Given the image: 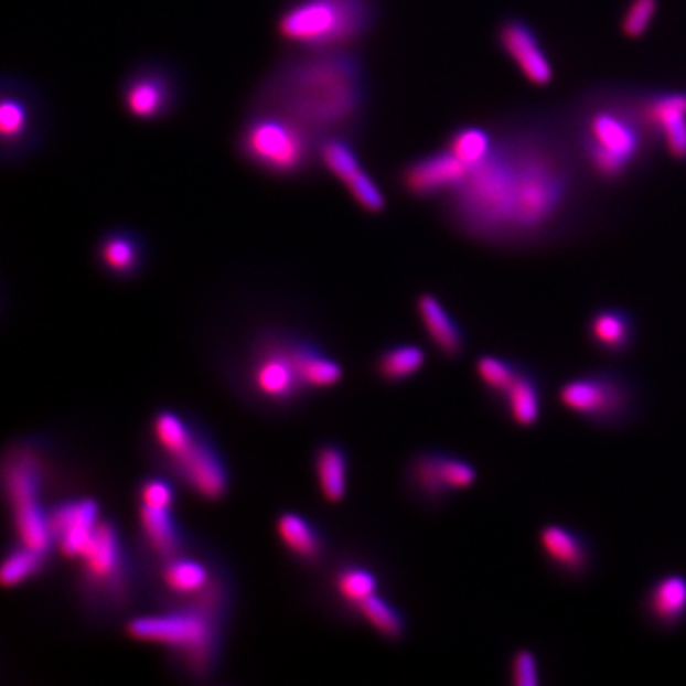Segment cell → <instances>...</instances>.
Listing matches in <instances>:
<instances>
[{
    "mask_svg": "<svg viewBox=\"0 0 686 686\" xmlns=\"http://www.w3.org/2000/svg\"><path fill=\"white\" fill-rule=\"evenodd\" d=\"M567 195V170L554 153L544 146L497 141L452 193V217L470 237L521 246L551 232Z\"/></svg>",
    "mask_w": 686,
    "mask_h": 686,
    "instance_id": "cell-1",
    "label": "cell"
},
{
    "mask_svg": "<svg viewBox=\"0 0 686 686\" xmlns=\"http://www.w3.org/2000/svg\"><path fill=\"white\" fill-rule=\"evenodd\" d=\"M371 75L357 49L288 52L261 78L248 109L279 112L319 138H357L371 111Z\"/></svg>",
    "mask_w": 686,
    "mask_h": 686,
    "instance_id": "cell-2",
    "label": "cell"
},
{
    "mask_svg": "<svg viewBox=\"0 0 686 686\" xmlns=\"http://www.w3.org/2000/svg\"><path fill=\"white\" fill-rule=\"evenodd\" d=\"M379 0H285L275 35L290 52L357 49L376 29Z\"/></svg>",
    "mask_w": 686,
    "mask_h": 686,
    "instance_id": "cell-3",
    "label": "cell"
},
{
    "mask_svg": "<svg viewBox=\"0 0 686 686\" xmlns=\"http://www.w3.org/2000/svg\"><path fill=\"white\" fill-rule=\"evenodd\" d=\"M343 368L313 343L298 337H269L250 355L246 379L259 399L290 405L303 393L342 382Z\"/></svg>",
    "mask_w": 686,
    "mask_h": 686,
    "instance_id": "cell-4",
    "label": "cell"
},
{
    "mask_svg": "<svg viewBox=\"0 0 686 686\" xmlns=\"http://www.w3.org/2000/svg\"><path fill=\"white\" fill-rule=\"evenodd\" d=\"M321 138L279 112L246 109L235 133V153L259 174L292 182L321 169Z\"/></svg>",
    "mask_w": 686,
    "mask_h": 686,
    "instance_id": "cell-5",
    "label": "cell"
},
{
    "mask_svg": "<svg viewBox=\"0 0 686 686\" xmlns=\"http://www.w3.org/2000/svg\"><path fill=\"white\" fill-rule=\"evenodd\" d=\"M580 153L589 169L604 182H620L637 169L652 132L643 99L635 106L602 104L583 115L580 122Z\"/></svg>",
    "mask_w": 686,
    "mask_h": 686,
    "instance_id": "cell-6",
    "label": "cell"
},
{
    "mask_svg": "<svg viewBox=\"0 0 686 686\" xmlns=\"http://www.w3.org/2000/svg\"><path fill=\"white\" fill-rule=\"evenodd\" d=\"M557 403L593 428L625 429L644 412L643 382L622 366H599L562 379Z\"/></svg>",
    "mask_w": 686,
    "mask_h": 686,
    "instance_id": "cell-7",
    "label": "cell"
},
{
    "mask_svg": "<svg viewBox=\"0 0 686 686\" xmlns=\"http://www.w3.org/2000/svg\"><path fill=\"white\" fill-rule=\"evenodd\" d=\"M153 439L169 470L204 500H222L229 489V471L211 437L174 410L154 414Z\"/></svg>",
    "mask_w": 686,
    "mask_h": 686,
    "instance_id": "cell-8",
    "label": "cell"
},
{
    "mask_svg": "<svg viewBox=\"0 0 686 686\" xmlns=\"http://www.w3.org/2000/svg\"><path fill=\"white\" fill-rule=\"evenodd\" d=\"M222 617L196 609L191 604H175L159 614L136 617L127 623V633L140 643L167 646L182 658L187 672L204 677L214 669L219 641Z\"/></svg>",
    "mask_w": 686,
    "mask_h": 686,
    "instance_id": "cell-9",
    "label": "cell"
},
{
    "mask_svg": "<svg viewBox=\"0 0 686 686\" xmlns=\"http://www.w3.org/2000/svg\"><path fill=\"white\" fill-rule=\"evenodd\" d=\"M52 112L44 92L18 73H4L0 86V159L18 167L43 151Z\"/></svg>",
    "mask_w": 686,
    "mask_h": 686,
    "instance_id": "cell-10",
    "label": "cell"
},
{
    "mask_svg": "<svg viewBox=\"0 0 686 686\" xmlns=\"http://www.w3.org/2000/svg\"><path fill=\"white\" fill-rule=\"evenodd\" d=\"M4 494L12 512L18 542L49 555L54 546L50 533V510L44 507V468L31 444H14L2 465Z\"/></svg>",
    "mask_w": 686,
    "mask_h": 686,
    "instance_id": "cell-11",
    "label": "cell"
},
{
    "mask_svg": "<svg viewBox=\"0 0 686 686\" xmlns=\"http://www.w3.org/2000/svg\"><path fill=\"white\" fill-rule=\"evenodd\" d=\"M183 98L182 71L167 60H141L120 81L122 111L143 125L169 120L183 106Z\"/></svg>",
    "mask_w": 686,
    "mask_h": 686,
    "instance_id": "cell-12",
    "label": "cell"
},
{
    "mask_svg": "<svg viewBox=\"0 0 686 686\" xmlns=\"http://www.w3.org/2000/svg\"><path fill=\"white\" fill-rule=\"evenodd\" d=\"M476 481L475 463L449 450H418L405 468V489L416 504L428 510L442 507L458 492L471 491Z\"/></svg>",
    "mask_w": 686,
    "mask_h": 686,
    "instance_id": "cell-13",
    "label": "cell"
},
{
    "mask_svg": "<svg viewBox=\"0 0 686 686\" xmlns=\"http://www.w3.org/2000/svg\"><path fill=\"white\" fill-rule=\"evenodd\" d=\"M77 560H81V578L88 596L107 604L122 602L127 597L128 560L122 538L111 521L99 518Z\"/></svg>",
    "mask_w": 686,
    "mask_h": 686,
    "instance_id": "cell-14",
    "label": "cell"
},
{
    "mask_svg": "<svg viewBox=\"0 0 686 686\" xmlns=\"http://www.w3.org/2000/svg\"><path fill=\"white\" fill-rule=\"evenodd\" d=\"M539 555L546 567L562 581L588 580L597 567L593 539L575 526L565 523H546L536 534Z\"/></svg>",
    "mask_w": 686,
    "mask_h": 686,
    "instance_id": "cell-15",
    "label": "cell"
},
{
    "mask_svg": "<svg viewBox=\"0 0 686 686\" xmlns=\"http://www.w3.org/2000/svg\"><path fill=\"white\" fill-rule=\"evenodd\" d=\"M470 172L465 162L444 148L408 161L399 170L397 182L412 199H433L460 190Z\"/></svg>",
    "mask_w": 686,
    "mask_h": 686,
    "instance_id": "cell-16",
    "label": "cell"
},
{
    "mask_svg": "<svg viewBox=\"0 0 686 686\" xmlns=\"http://www.w3.org/2000/svg\"><path fill=\"white\" fill-rule=\"evenodd\" d=\"M641 617L652 630L672 633L686 623V575L669 570L652 578L644 588Z\"/></svg>",
    "mask_w": 686,
    "mask_h": 686,
    "instance_id": "cell-17",
    "label": "cell"
},
{
    "mask_svg": "<svg viewBox=\"0 0 686 686\" xmlns=\"http://www.w3.org/2000/svg\"><path fill=\"white\" fill-rule=\"evenodd\" d=\"M94 256L107 277L132 280L140 277L148 264V240L138 229L127 225L109 227L96 240Z\"/></svg>",
    "mask_w": 686,
    "mask_h": 686,
    "instance_id": "cell-18",
    "label": "cell"
},
{
    "mask_svg": "<svg viewBox=\"0 0 686 686\" xmlns=\"http://www.w3.org/2000/svg\"><path fill=\"white\" fill-rule=\"evenodd\" d=\"M497 44L505 56L517 65L523 77L536 86H547L554 81V64L547 56L538 33L528 23L510 18L497 28Z\"/></svg>",
    "mask_w": 686,
    "mask_h": 686,
    "instance_id": "cell-19",
    "label": "cell"
},
{
    "mask_svg": "<svg viewBox=\"0 0 686 686\" xmlns=\"http://www.w3.org/2000/svg\"><path fill=\"white\" fill-rule=\"evenodd\" d=\"M99 505L92 497H75L50 510V533L54 546L67 557L77 559L98 526Z\"/></svg>",
    "mask_w": 686,
    "mask_h": 686,
    "instance_id": "cell-20",
    "label": "cell"
},
{
    "mask_svg": "<svg viewBox=\"0 0 686 686\" xmlns=\"http://www.w3.org/2000/svg\"><path fill=\"white\" fill-rule=\"evenodd\" d=\"M637 337V317L622 306H597L586 319V340L607 357H625Z\"/></svg>",
    "mask_w": 686,
    "mask_h": 686,
    "instance_id": "cell-21",
    "label": "cell"
},
{
    "mask_svg": "<svg viewBox=\"0 0 686 686\" xmlns=\"http://www.w3.org/2000/svg\"><path fill=\"white\" fill-rule=\"evenodd\" d=\"M492 408L502 412L505 420L512 421L517 428H536L544 414V379L539 372L521 361L512 382Z\"/></svg>",
    "mask_w": 686,
    "mask_h": 686,
    "instance_id": "cell-22",
    "label": "cell"
},
{
    "mask_svg": "<svg viewBox=\"0 0 686 686\" xmlns=\"http://www.w3.org/2000/svg\"><path fill=\"white\" fill-rule=\"evenodd\" d=\"M644 112L652 132L664 143L673 159H686V94L656 92L643 98Z\"/></svg>",
    "mask_w": 686,
    "mask_h": 686,
    "instance_id": "cell-23",
    "label": "cell"
},
{
    "mask_svg": "<svg viewBox=\"0 0 686 686\" xmlns=\"http://www.w3.org/2000/svg\"><path fill=\"white\" fill-rule=\"evenodd\" d=\"M416 313L429 342L442 357L455 361L462 357L468 347V334L449 308L431 292H421L416 298Z\"/></svg>",
    "mask_w": 686,
    "mask_h": 686,
    "instance_id": "cell-24",
    "label": "cell"
},
{
    "mask_svg": "<svg viewBox=\"0 0 686 686\" xmlns=\"http://www.w3.org/2000/svg\"><path fill=\"white\" fill-rule=\"evenodd\" d=\"M217 575L214 568L204 560L191 557L187 551L175 555L172 559L162 560L159 580L167 596L174 599L175 604L195 599L211 588Z\"/></svg>",
    "mask_w": 686,
    "mask_h": 686,
    "instance_id": "cell-25",
    "label": "cell"
},
{
    "mask_svg": "<svg viewBox=\"0 0 686 686\" xmlns=\"http://www.w3.org/2000/svg\"><path fill=\"white\" fill-rule=\"evenodd\" d=\"M140 530L149 551L161 562L187 551L182 528L172 515V507L140 504Z\"/></svg>",
    "mask_w": 686,
    "mask_h": 686,
    "instance_id": "cell-26",
    "label": "cell"
},
{
    "mask_svg": "<svg viewBox=\"0 0 686 686\" xmlns=\"http://www.w3.org/2000/svg\"><path fill=\"white\" fill-rule=\"evenodd\" d=\"M277 536L290 555L303 562H317L324 551V542H322L319 528L308 517L294 512L279 515Z\"/></svg>",
    "mask_w": 686,
    "mask_h": 686,
    "instance_id": "cell-27",
    "label": "cell"
},
{
    "mask_svg": "<svg viewBox=\"0 0 686 686\" xmlns=\"http://www.w3.org/2000/svg\"><path fill=\"white\" fill-rule=\"evenodd\" d=\"M319 162H321V169L326 170L332 178H336L343 187H347L357 180L358 175L366 172L355 148V138L342 136V133L322 138Z\"/></svg>",
    "mask_w": 686,
    "mask_h": 686,
    "instance_id": "cell-28",
    "label": "cell"
},
{
    "mask_svg": "<svg viewBox=\"0 0 686 686\" xmlns=\"http://www.w3.org/2000/svg\"><path fill=\"white\" fill-rule=\"evenodd\" d=\"M428 363V353L418 343H393L376 358V372L386 384H403L414 378Z\"/></svg>",
    "mask_w": 686,
    "mask_h": 686,
    "instance_id": "cell-29",
    "label": "cell"
},
{
    "mask_svg": "<svg viewBox=\"0 0 686 686\" xmlns=\"http://www.w3.org/2000/svg\"><path fill=\"white\" fill-rule=\"evenodd\" d=\"M315 473L322 496L340 504L347 492V455L337 444H322L315 454Z\"/></svg>",
    "mask_w": 686,
    "mask_h": 686,
    "instance_id": "cell-30",
    "label": "cell"
},
{
    "mask_svg": "<svg viewBox=\"0 0 686 686\" xmlns=\"http://www.w3.org/2000/svg\"><path fill=\"white\" fill-rule=\"evenodd\" d=\"M355 612L371 623L372 630L387 641H400L407 635V618L392 601H387L386 597L379 593H374L366 601L361 602Z\"/></svg>",
    "mask_w": 686,
    "mask_h": 686,
    "instance_id": "cell-31",
    "label": "cell"
},
{
    "mask_svg": "<svg viewBox=\"0 0 686 686\" xmlns=\"http://www.w3.org/2000/svg\"><path fill=\"white\" fill-rule=\"evenodd\" d=\"M518 365H521V358L494 355V353H483L475 358V378L483 389L484 397L491 403V407L512 382Z\"/></svg>",
    "mask_w": 686,
    "mask_h": 686,
    "instance_id": "cell-32",
    "label": "cell"
},
{
    "mask_svg": "<svg viewBox=\"0 0 686 686\" xmlns=\"http://www.w3.org/2000/svg\"><path fill=\"white\" fill-rule=\"evenodd\" d=\"M496 141L492 138L489 130L481 127H462L450 133L447 141V149L465 162L471 170L476 169L479 164H483L492 151H494Z\"/></svg>",
    "mask_w": 686,
    "mask_h": 686,
    "instance_id": "cell-33",
    "label": "cell"
},
{
    "mask_svg": "<svg viewBox=\"0 0 686 686\" xmlns=\"http://www.w3.org/2000/svg\"><path fill=\"white\" fill-rule=\"evenodd\" d=\"M44 562H46V555L39 554L35 549L18 542V546L12 547L2 560L0 581L4 588H15L23 581L35 578L43 570Z\"/></svg>",
    "mask_w": 686,
    "mask_h": 686,
    "instance_id": "cell-34",
    "label": "cell"
},
{
    "mask_svg": "<svg viewBox=\"0 0 686 686\" xmlns=\"http://www.w3.org/2000/svg\"><path fill=\"white\" fill-rule=\"evenodd\" d=\"M336 593L345 604L357 610L361 602L378 593V576L361 565L343 567L336 575Z\"/></svg>",
    "mask_w": 686,
    "mask_h": 686,
    "instance_id": "cell-35",
    "label": "cell"
},
{
    "mask_svg": "<svg viewBox=\"0 0 686 686\" xmlns=\"http://www.w3.org/2000/svg\"><path fill=\"white\" fill-rule=\"evenodd\" d=\"M345 190H347L351 199H353V203L357 204L358 208L366 212V214L378 216V214H384V211H386V193L382 191L378 182H376L368 172L358 175L357 180L351 183V185H347Z\"/></svg>",
    "mask_w": 686,
    "mask_h": 686,
    "instance_id": "cell-36",
    "label": "cell"
},
{
    "mask_svg": "<svg viewBox=\"0 0 686 686\" xmlns=\"http://www.w3.org/2000/svg\"><path fill=\"white\" fill-rule=\"evenodd\" d=\"M510 683L513 686H539L542 683V667H539L538 654L533 649H515L507 662Z\"/></svg>",
    "mask_w": 686,
    "mask_h": 686,
    "instance_id": "cell-37",
    "label": "cell"
},
{
    "mask_svg": "<svg viewBox=\"0 0 686 686\" xmlns=\"http://www.w3.org/2000/svg\"><path fill=\"white\" fill-rule=\"evenodd\" d=\"M658 14V0H631L620 22L623 35L641 39Z\"/></svg>",
    "mask_w": 686,
    "mask_h": 686,
    "instance_id": "cell-38",
    "label": "cell"
},
{
    "mask_svg": "<svg viewBox=\"0 0 686 686\" xmlns=\"http://www.w3.org/2000/svg\"><path fill=\"white\" fill-rule=\"evenodd\" d=\"M140 504L172 507L174 505V489L169 481L161 476H151L140 486Z\"/></svg>",
    "mask_w": 686,
    "mask_h": 686,
    "instance_id": "cell-39",
    "label": "cell"
}]
</instances>
